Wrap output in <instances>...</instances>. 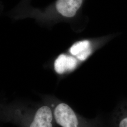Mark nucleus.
<instances>
[{"mask_svg": "<svg viewBox=\"0 0 127 127\" xmlns=\"http://www.w3.org/2000/svg\"><path fill=\"white\" fill-rule=\"evenodd\" d=\"M77 64V60L73 57L60 55L55 61V70L57 73L62 74L74 69Z\"/></svg>", "mask_w": 127, "mask_h": 127, "instance_id": "obj_4", "label": "nucleus"}, {"mask_svg": "<svg viewBox=\"0 0 127 127\" xmlns=\"http://www.w3.org/2000/svg\"><path fill=\"white\" fill-rule=\"evenodd\" d=\"M91 53V48H89V49L82 51L80 54L77 55V58H78V59H79L81 61L85 60L90 55Z\"/></svg>", "mask_w": 127, "mask_h": 127, "instance_id": "obj_6", "label": "nucleus"}, {"mask_svg": "<svg viewBox=\"0 0 127 127\" xmlns=\"http://www.w3.org/2000/svg\"><path fill=\"white\" fill-rule=\"evenodd\" d=\"M52 114L50 108L43 106L38 110L30 127H52Z\"/></svg>", "mask_w": 127, "mask_h": 127, "instance_id": "obj_3", "label": "nucleus"}, {"mask_svg": "<svg viewBox=\"0 0 127 127\" xmlns=\"http://www.w3.org/2000/svg\"><path fill=\"white\" fill-rule=\"evenodd\" d=\"M82 0H58L56 8L64 16L73 17L82 5Z\"/></svg>", "mask_w": 127, "mask_h": 127, "instance_id": "obj_2", "label": "nucleus"}, {"mask_svg": "<svg viewBox=\"0 0 127 127\" xmlns=\"http://www.w3.org/2000/svg\"><path fill=\"white\" fill-rule=\"evenodd\" d=\"M89 48H90V43L89 41H81L74 44L71 47L70 51L73 55L77 56Z\"/></svg>", "mask_w": 127, "mask_h": 127, "instance_id": "obj_5", "label": "nucleus"}, {"mask_svg": "<svg viewBox=\"0 0 127 127\" xmlns=\"http://www.w3.org/2000/svg\"><path fill=\"white\" fill-rule=\"evenodd\" d=\"M54 116L57 123L62 127H78L77 117L72 109L64 103L59 104L55 109Z\"/></svg>", "mask_w": 127, "mask_h": 127, "instance_id": "obj_1", "label": "nucleus"}, {"mask_svg": "<svg viewBox=\"0 0 127 127\" xmlns=\"http://www.w3.org/2000/svg\"><path fill=\"white\" fill-rule=\"evenodd\" d=\"M119 127H127V117L122 120L120 123Z\"/></svg>", "mask_w": 127, "mask_h": 127, "instance_id": "obj_7", "label": "nucleus"}]
</instances>
